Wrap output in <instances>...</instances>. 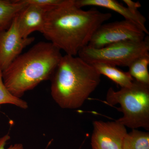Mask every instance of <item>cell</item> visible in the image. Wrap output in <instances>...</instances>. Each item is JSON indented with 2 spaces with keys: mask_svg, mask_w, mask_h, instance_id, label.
Segmentation results:
<instances>
[{
  "mask_svg": "<svg viewBox=\"0 0 149 149\" xmlns=\"http://www.w3.org/2000/svg\"><path fill=\"white\" fill-rule=\"evenodd\" d=\"M123 1L126 5V7L134 11L139 10L141 6L139 2H134L131 0H123Z\"/></svg>",
  "mask_w": 149,
  "mask_h": 149,
  "instance_id": "obj_18",
  "label": "cell"
},
{
  "mask_svg": "<svg viewBox=\"0 0 149 149\" xmlns=\"http://www.w3.org/2000/svg\"><path fill=\"white\" fill-rule=\"evenodd\" d=\"M111 17V13L95 9L84 10L75 5L74 0H65L61 6L47 11L41 33L60 50L76 56Z\"/></svg>",
  "mask_w": 149,
  "mask_h": 149,
  "instance_id": "obj_1",
  "label": "cell"
},
{
  "mask_svg": "<svg viewBox=\"0 0 149 149\" xmlns=\"http://www.w3.org/2000/svg\"><path fill=\"white\" fill-rule=\"evenodd\" d=\"M91 145L93 149H122L123 142L128 133L126 127L115 120L93 122Z\"/></svg>",
  "mask_w": 149,
  "mask_h": 149,
  "instance_id": "obj_7",
  "label": "cell"
},
{
  "mask_svg": "<svg viewBox=\"0 0 149 149\" xmlns=\"http://www.w3.org/2000/svg\"><path fill=\"white\" fill-rule=\"evenodd\" d=\"M3 104H10L22 109L28 108L27 103L13 95L6 87L2 77V70L0 68V109Z\"/></svg>",
  "mask_w": 149,
  "mask_h": 149,
  "instance_id": "obj_15",
  "label": "cell"
},
{
  "mask_svg": "<svg viewBox=\"0 0 149 149\" xmlns=\"http://www.w3.org/2000/svg\"><path fill=\"white\" fill-rule=\"evenodd\" d=\"M47 11L38 6L28 4L15 18L22 37L27 38L32 32H41L45 24Z\"/></svg>",
  "mask_w": 149,
  "mask_h": 149,
  "instance_id": "obj_10",
  "label": "cell"
},
{
  "mask_svg": "<svg viewBox=\"0 0 149 149\" xmlns=\"http://www.w3.org/2000/svg\"><path fill=\"white\" fill-rule=\"evenodd\" d=\"M149 55L136 59L128 67V72L135 80L149 85Z\"/></svg>",
  "mask_w": 149,
  "mask_h": 149,
  "instance_id": "obj_13",
  "label": "cell"
},
{
  "mask_svg": "<svg viewBox=\"0 0 149 149\" xmlns=\"http://www.w3.org/2000/svg\"><path fill=\"white\" fill-rule=\"evenodd\" d=\"M15 18L8 29L0 31V68L2 71L35 40L33 37H22Z\"/></svg>",
  "mask_w": 149,
  "mask_h": 149,
  "instance_id": "obj_8",
  "label": "cell"
},
{
  "mask_svg": "<svg viewBox=\"0 0 149 149\" xmlns=\"http://www.w3.org/2000/svg\"><path fill=\"white\" fill-rule=\"evenodd\" d=\"M106 102L110 106L120 105L118 109L123 116L116 120L117 122L132 129L149 130V85L134 80L131 86L119 91L109 88Z\"/></svg>",
  "mask_w": 149,
  "mask_h": 149,
  "instance_id": "obj_4",
  "label": "cell"
},
{
  "mask_svg": "<svg viewBox=\"0 0 149 149\" xmlns=\"http://www.w3.org/2000/svg\"><path fill=\"white\" fill-rule=\"evenodd\" d=\"M10 139V136L8 134H6L5 136L0 138V149H24L23 145L20 143L11 145L7 149H6L5 146L7 142Z\"/></svg>",
  "mask_w": 149,
  "mask_h": 149,
  "instance_id": "obj_17",
  "label": "cell"
},
{
  "mask_svg": "<svg viewBox=\"0 0 149 149\" xmlns=\"http://www.w3.org/2000/svg\"><path fill=\"white\" fill-rule=\"evenodd\" d=\"M74 3L76 6L80 8L88 6H94L113 11L122 15L125 20L136 24L146 35H149L146 26V19L140 12L132 10L115 0H74Z\"/></svg>",
  "mask_w": 149,
  "mask_h": 149,
  "instance_id": "obj_9",
  "label": "cell"
},
{
  "mask_svg": "<svg viewBox=\"0 0 149 149\" xmlns=\"http://www.w3.org/2000/svg\"><path fill=\"white\" fill-rule=\"evenodd\" d=\"M122 149H149V132L132 129L125 136Z\"/></svg>",
  "mask_w": 149,
  "mask_h": 149,
  "instance_id": "obj_14",
  "label": "cell"
},
{
  "mask_svg": "<svg viewBox=\"0 0 149 149\" xmlns=\"http://www.w3.org/2000/svg\"></svg>",
  "mask_w": 149,
  "mask_h": 149,
  "instance_id": "obj_19",
  "label": "cell"
},
{
  "mask_svg": "<svg viewBox=\"0 0 149 149\" xmlns=\"http://www.w3.org/2000/svg\"><path fill=\"white\" fill-rule=\"evenodd\" d=\"M61 51L49 42L35 44L2 71L6 87L13 95L21 98L27 91L50 80L62 57Z\"/></svg>",
  "mask_w": 149,
  "mask_h": 149,
  "instance_id": "obj_2",
  "label": "cell"
},
{
  "mask_svg": "<svg viewBox=\"0 0 149 149\" xmlns=\"http://www.w3.org/2000/svg\"><path fill=\"white\" fill-rule=\"evenodd\" d=\"M101 76L79 56L65 54L50 79L51 95L61 108H79L100 85Z\"/></svg>",
  "mask_w": 149,
  "mask_h": 149,
  "instance_id": "obj_3",
  "label": "cell"
},
{
  "mask_svg": "<svg viewBox=\"0 0 149 149\" xmlns=\"http://www.w3.org/2000/svg\"><path fill=\"white\" fill-rule=\"evenodd\" d=\"M147 36L136 24L124 19L102 24L94 33L88 46L99 49L124 41H143Z\"/></svg>",
  "mask_w": 149,
  "mask_h": 149,
  "instance_id": "obj_6",
  "label": "cell"
},
{
  "mask_svg": "<svg viewBox=\"0 0 149 149\" xmlns=\"http://www.w3.org/2000/svg\"><path fill=\"white\" fill-rule=\"evenodd\" d=\"M149 55L148 36L143 41H126L95 49L88 46L79 52L78 56L89 64L104 63L113 66L128 67L134 61Z\"/></svg>",
  "mask_w": 149,
  "mask_h": 149,
  "instance_id": "obj_5",
  "label": "cell"
},
{
  "mask_svg": "<svg viewBox=\"0 0 149 149\" xmlns=\"http://www.w3.org/2000/svg\"><path fill=\"white\" fill-rule=\"evenodd\" d=\"M28 4L25 0H0V31L8 29Z\"/></svg>",
  "mask_w": 149,
  "mask_h": 149,
  "instance_id": "obj_11",
  "label": "cell"
},
{
  "mask_svg": "<svg viewBox=\"0 0 149 149\" xmlns=\"http://www.w3.org/2000/svg\"><path fill=\"white\" fill-rule=\"evenodd\" d=\"M28 4L38 6L48 11L64 3L65 0H25Z\"/></svg>",
  "mask_w": 149,
  "mask_h": 149,
  "instance_id": "obj_16",
  "label": "cell"
},
{
  "mask_svg": "<svg viewBox=\"0 0 149 149\" xmlns=\"http://www.w3.org/2000/svg\"><path fill=\"white\" fill-rule=\"evenodd\" d=\"M97 72L109 78L121 88L128 87L132 85L134 79L128 72H124L116 66L102 63L92 65Z\"/></svg>",
  "mask_w": 149,
  "mask_h": 149,
  "instance_id": "obj_12",
  "label": "cell"
}]
</instances>
